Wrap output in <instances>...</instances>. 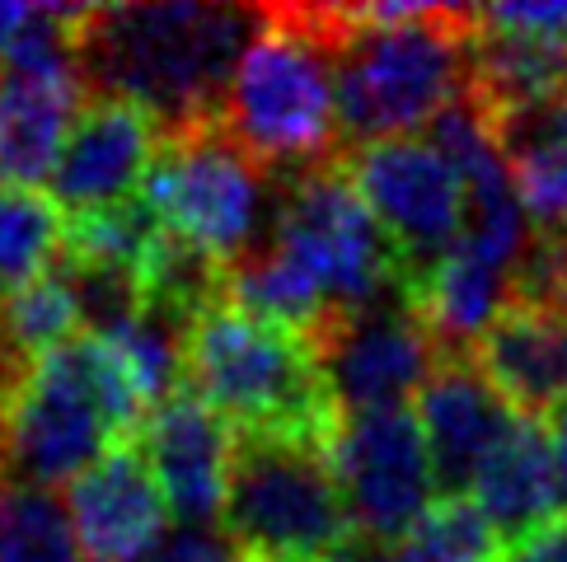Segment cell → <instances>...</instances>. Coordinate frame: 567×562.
<instances>
[{
  "label": "cell",
  "instance_id": "obj_27",
  "mask_svg": "<svg viewBox=\"0 0 567 562\" xmlns=\"http://www.w3.org/2000/svg\"><path fill=\"white\" fill-rule=\"evenodd\" d=\"M502 562H567V511L554 516L549 525H539L535 534H525L520 544H512Z\"/></svg>",
  "mask_w": 567,
  "mask_h": 562
},
{
  "label": "cell",
  "instance_id": "obj_3",
  "mask_svg": "<svg viewBox=\"0 0 567 562\" xmlns=\"http://www.w3.org/2000/svg\"><path fill=\"white\" fill-rule=\"evenodd\" d=\"M146 398L99 333L33 361L0 408V478L29 488H71L113 446L146 427Z\"/></svg>",
  "mask_w": 567,
  "mask_h": 562
},
{
  "label": "cell",
  "instance_id": "obj_15",
  "mask_svg": "<svg viewBox=\"0 0 567 562\" xmlns=\"http://www.w3.org/2000/svg\"><path fill=\"white\" fill-rule=\"evenodd\" d=\"M66 511L85 562H151L169 539V501L136 440L113 446L90 473L75 478L66 488Z\"/></svg>",
  "mask_w": 567,
  "mask_h": 562
},
{
  "label": "cell",
  "instance_id": "obj_30",
  "mask_svg": "<svg viewBox=\"0 0 567 562\" xmlns=\"http://www.w3.org/2000/svg\"><path fill=\"white\" fill-rule=\"evenodd\" d=\"M235 562H249V558H245V553H239V558H235Z\"/></svg>",
  "mask_w": 567,
  "mask_h": 562
},
{
  "label": "cell",
  "instance_id": "obj_20",
  "mask_svg": "<svg viewBox=\"0 0 567 562\" xmlns=\"http://www.w3.org/2000/svg\"><path fill=\"white\" fill-rule=\"evenodd\" d=\"M71 220L43 188H0V305L66 263Z\"/></svg>",
  "mask_w": 567,
  "mask_h": 562
},
{
  "label": "cell",
  "instance_id": "obj_17",
  "mask_svg": "<svg viewBox=\"0 0 567 562\" xmlns=\"http://www.w3.org/2000/svg\"><path fill=\"white\" fill-rule=\"evenodd\" d=\"M470 356L516 417L554 422L567 408V310L512 300Z\"/></svg>",
  "mask_w": 567,
  "mask_h": 562
},
{
  "label": "cell",
  "instance_id": "obj_13",
  "mask_svg": "<svg viewBox=\"0 0 567 562\" xmlns=\"http://www.w3.org/2000/svg\"><path fill=\"white\" fill-rule=\"evenodd\" d=\"M136 446L169 501V516H178L193 530H216L226 520L239 440L193 389L165 398L146 417Z\"/></svg>",
  "mask_w": 567,
  "mask_h": 562
},
{
  "label": "cell",
  "instance_id": "obj_22",
  "mask_svg": "<svg viewBox=\"0 0 567 562\" xmlns=\"http://www.w3.org/2000/svg\"><path fill=\"white\" fill-rule=\"evenodd\" d=\"M0 562H85L66 501L48 488L0 483Z\"/></svg>",
  "mask_w": 567,
  "mask_h": 562
},
{
  "label": "cell",
  "instance_id": "obj_14",
  "mask_svg": "<svg viewBox=\"0 0 567 562\" xmlns=\"http://www.w3.org/2000/svg\"><path fill=\"white\" fill-rule=\"evenodd\" d=\"M159 146H165V132L146 108L127 98H90L52 174V197L71 216L136 202Z\"/></svg>",
  "mask_w": 567,
  "mask_h": 562
},
{
  "label": "cell",
  "instance_id": "obj_9",
  "mask_svg": "<svg viewBox=\"0 0 567 562\" xmlns=\"http://www.w3.org/2000/svg\"><path fill=\"white\" fill-rule=\"evenodd\" d=\"M352 188L390 235L403 263V291L451 253L470 230V192L432 140H375L342 155Z\"/></svg>",
  "mask_w": 567,
  "mask_h": 562
},
{
  "label": "cell",
  "instance_id": "obj_4",
  "mask_svg": "<svg viewBox=\"0 0 567 562\" xmlns=\"http://www.w3.org/2000/svg\"><path fill=\"white\" fill-rule=\"evenodd\" d=\"M184 375L235 436L300 440L329 450L342 427L329 379L306 337L268 324L220 291L188 319Z\"/></svg>",
  "mask_w": 567,
  "mask_h": 562
},
{
  "label": "cell",
  "instance_id": "obj_1",
  "mask_svg": "<svg viewBox=\"0 0 567 562\" xmlns=\"http://www.w3.org/2000/svg\"><path fill=\"white\" fill-rule=\"evenodd\" d=\"M258 33V6L212 0H146L90 6L80 24V66L94 98H127L159 132H197L220 123L230 80Z\"/></svg>",
  "mask_w": 567,
  "mask_h": 562
},
{
  "label": "cell",
  "instance_id": "obj_5",
  "mask_svg": "<svg viewBox=\"0 0 567 562\" xmlns=\"http://www.w3.org/2000/svg\"><path fill=\"white\" fill-rule=\"evenodd\" d=\"M220 127L277 184L348 155L333 48L310 6H258V33L235 66Z\"/></svg>",
  "mask_w": 567,
  "mask_h": 562
},
{
  "label": "cell",
  "instance_id": "obj_31",
  "mask_svg": "<svg viewBox=\"0 0 567 562\" xmlns=\"http://www.w3.org/2000/svg\"><path fill=\"white\" fill-rule=\"evenodd\" d=\"M0 483H6V478H0Z\"/></svg>",
  "mask_w": 567,
  "mask_h": 562
},
{
  "label": "cell",
  "instance_id": "obj_16",
  "mask_svg": "<svg viewBox=\"0 0 567 562\" xmlns=\"http://www.w3.org/2000/svg\"><path fill=\"white\" fill-rule=\"evenodd\" d=\"M417 422L427 436L432 473L441 497H474L478 473L516 431V413L502 404L474 356H445L432 385L417 398Z\"/></svg>",
  "mask_w": 567,
  "mask_h": 562
},
{
  "label": "cell",
  "instance_id": "obj_6",
  "mask_svg": "<svg viewBox=\"0 0 567 562\" xmlns=\"http://www.w3.org/2000/svg\"><path fill=\"white\" fill-rule=\"evenodd\" d=\"M226 534L249 562H323L352 544L348 501L329 450L300 440L235 436Z\"/></svg>",
  "mask_w": 567,
  "mask_h": 562
},
{
  "label": "cell",
  "instance_id": "obj_10",
  "mask_svg": "<svg viewBox=\"0 0 567 562\" xmlns=\"http://www.w3.org/2000/svg\"><path fill=\"white\" fill-rule=\"evenodd\" d=\"M90 6H75L66 24L0 66V188H38L56 174L62 150L90 108V80L80 66V24Z\"/></svg>",
  "mask_w": 567,
  "mask_h": 562
},
{
  "label": "cell",
  "instance_id": "obj_23",
  "mask_svg": "<svg viewBox=\"0 0 567 562\" xmlns=\"http://www.w3.org/2000/svg\"><path fill=\"white\" fill-rule=\"evenodd\" d=\"M422 562H502V534L474 497H436L422 525L403 539Z\"/></svg>",
  "mask_w": 567,
  "mask_h": 562
},
{
  "label": "cell",
  "instance_id": "obj_18",
  "mask_svg": "<svg viewBox=\"0 0 567 562\" xmlns=\"http://www.w3.org/2000/svg\"><path fill=\"white\" fill-rule=\"evenodd\" d=\"M474 501L502 534V549L520 544L525 534H535L558 516L563 492H558V465H554V446L544 422H525V417L516 422V431L502 440V450L478 473Z\"/></svg>",
  "mask_w": 567,
  "mask_h": 562
},
{
  "label": "cell",
  "instance_id": "obj_7",
  "mask_svg": "<svg viewBox=\"0 0 567 562\" xmlns=\"http://www.w3.org/2000/svg\"><path fill=\"white\" fill-rule=\"evenodd\" d=\"M268 184L277 178L258 169L226 127L212 123L165 136L146 174V188H141V202L151 207L165 235H174L178 244H188L220 272H230L254 249H262L258 235Z\"/></svg>",
  "mask_w": 567,
  "mask_h": 562
},
{
  "label": "cell",
  "instance_id": "obj_24",
  "mask_svg": "<svg viewBox=\"0 0 567 562\" xmlns=\"http://www.w3.org/2000/svg\"><path fill=\"white\" fill-rule=\"evenodd\" d=\"M71 14H75V6H10V0H0V66L24 52L33 38L66 24Z\"/></svg>",
  "mask_w": 567,
  "mask_h": 562
},
{
  "label": "cell",
  "instance_id": "obj_29",
  "mask_svg": "<svg viewBox=\"0 0 567 562\" xmlns=\"http://www.w3.org/2000/svg\"><path fill=\"white\" fill-rule=\"evenodd\" d=\"M549 446H554V465H558V492L567 507V408L549 422Z\"/></svg>",
  "mask_w": 567,
  "mask_h": 562
},
{
  "label": "cell",
  "instance_id": "obj_26",
  "mask_svg": "<svg viewBox=\"0 0 567 562\" xmlns=\"http://www.w3.org/2000/svg\"><path fill=\"white\" fill-rule=\"evenodd\" d=\"M502 29L516 33H544V38H567V6H493L483 10Z\"/></svg>",
  "mask_w": 567,
  "mask_h": 562
},
{
  "label": "cell",
  "instance_id": "obj_2",
  "mask_svg": "<svg viewBox=\"0 0 567 562\" xmlns=\"http://www.w3.org/2000/svg\"><path fill=\"white\" fill-rule=\"evenodd\" d=\"M338 117L348 150L413 140L470 85L474 6H333Z\"/></svg>",
  "mask_w": 567,
  "mask_h": 562
},
{
  "label": "cell",
  "instance_id": "obj_8",
  "mask_svg": "<svg viewBox=\"0 0 567 562\" xmlns=\"http://www.w3.org/2000/svg\"><path fill=\"white\" fill-rule=\"evenodd\" d=\"M268 244L315 281L333 319L403 291L399 249L361 202L342 159L281 184Z\"/></svg>",
  "mask_w": 567,
  "mask_h": 562
},
{
  "label": "cell",
  "instance_id": "obj_19",
  "mask_svg": "<svg viewBox=\"0 0 567 562\" xmlns=\"http://www.w3.org/2000/svg\"><path fill=\"white\" fill-rule=\"evenodd\" d=\"M493 132L535 230L567 235V94L493 117Z\"/></svg>",
  "mask_w": 567,
  "mask_h": 562
},
{
  "label": "cell",
  "instance_id": "obj_11",
  "mask_svg": "<svg viewBox=\"0 0 567 562\" xmlns=\"http://www.w3.org/2000/svg\"><path fill=\"white\" fill-rule=\"evenodd\" d=\"M310 347L342 417L403 413L413 398H422L445 361L441 343L403 291L357 314L329 319L310 337Z\"/></svg>",
  "mask_w": 567,
  "mask_h": 562
},
{
  "label": "cell",
  "instance_id": "obj_21",
  "mask_svg": "<svg viewBox=\"0 0 567 562\" xmlns=\"http://www.w3.org/2000/svg\"><path fill=\"white\" fill-rule=\"evenodd\" d=\"M80 333H90L85 305H80L71 277L62 268L0 305V352L19 361V366L52 356L56 347L75 343Z\"/></svg>",
  "mask_w": 567,
  "mask_h": 562
},
{
  "label": "cell",
  "instance_id": "obj_12",
  "mask_svg": "<svg viewBox=\"0 0 567 562\" xmlns=\"http://www.w3.org/2000/svg\"><path fill=\"white\" fill-rule=\"evenodd\" d=\"M329 465L348 501L352 539L403 544L436 507V473L417 413H361L342 417L329 446Z\"/></svg>",
  "mask_w": 567,
  "mask_h": 562
},
{
  "label": "cell",
  "instance_id": "obj_28",
  "mask_svg": "<svg viewBox=\"0 0 567 562\" xmlns=\"http://www.w3.org/2000/svg\"><path fill=\"white\" fill-rule=\"evenodd\" d=\"M323 562H422V558L409 544H361V539H352L348 549Z\"/></svg>",
  "mask_w": 567,
  "mask_h": 562
},
{
  "label": "cell",
  "instance_id": "obj_25",
  "mask_svg": "<svg viewBox=\"0 0 567 562\" xmlns=\"http://www.w3.org/2000/svg\"><path fill=\"white\" fill-rule=\"evenodd\" d=\"M239 549L230 544V534L226 530H174L165 544H159V553L151 562H235Z\"/></svg>",
  "mask_w": 567,
  "mask_h": 562
}]
</instances>
